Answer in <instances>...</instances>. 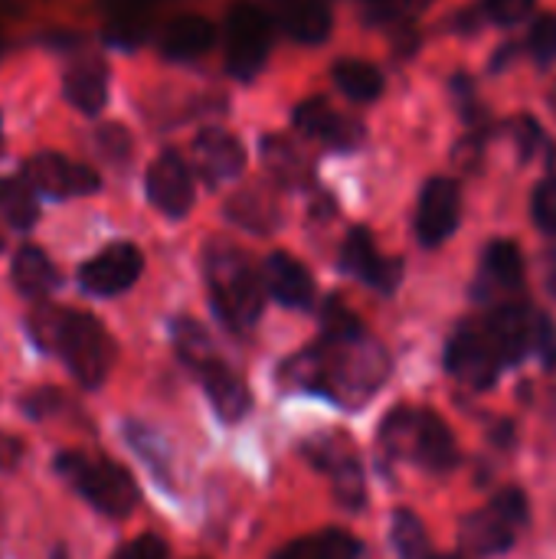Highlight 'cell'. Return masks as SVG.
Segmentation results:
<instances>
[{"instance_id":"obj_17","label":"cell","mask_w":556,"mask_h":559,"mask_svg":"<svg viewBox=\"0 0 556 559\" xmlns=\"http://www.w3.org/2000/svg\"><path fill=\"white\" fill-rule=\"evenodd\" d=\"M262 288L285 308H311L315 305V278L311 272L288 252H272L262 265Z\"/></svg>"},{"instance_id":"obj_44","label":"cell","mask_w":556,"mask_h":559,"mask_svg":"<svg viewBox=\"0 0 556 559\" xmlns=\"http://www.w3.org/2000/svg\"><path fill=\"white\" fill-rule=\"evenodd\" d=\"M0 151H3V131H0Z\"/></svg>"},{"instance_id":"obj_29","label":"cell","mask_w":556,"mask_h":559,"mask_svg":"<svg viewBox=\"0 0 556 559\" xmlns=\"http://www.w3.org/2000/svg\"><path fill=\"white\" fill-rule=\"evenodd\" d=\"M393 547L403 559H429V537L423 521L413 511H397L393 514Z\"/></svg>"},{"instance_id":"obj_19","label":"cell","mask_w":556,"mask_h":559,"mask_svg":"<svg viewBox=\"0 0 556 559\" xmlns=\"http://www.w3.org/2000/svg\"><path fill=\"white\" fill-rule=\"evenodd\" d=\"M62 92L82 115H98L108 102V66L98 56H82L66 69Z\"/></svg>"},{"instance_id":"obj_13","label":"cell","mask_w":556,"mask_h":559,"mask_svg":"<svg viewBox=\"0 0 556 559\" xmlns=\"http://www.w3.org/2000/svg\"><path fill=\"white\" fill-rule=\"evenodd\" d=\"M292 121L295 128L311 138V141H321L328 147H338V151H351L364 141V124L354 121V118H344L338 115L324 98H308L301 102L295 111H292Z\"/></svg>"},{"instance_id":"obj_22","label":"cell","mask_w":556,"mask_h":559,"mask_svg":"<svg viewBox=\"0 0 556 559\" xmlns=\"http://www.w3.org/2000/svg\"><path fill=\"white\" fill-rule=\"evenodd\" d=\"M10 275H13L16 292L23 298H33V301H43L59 285V272H56V265L49 262V255L39 246H23L13 255Z\"/></svg>"},{"instance_id":"obj_5","label":"cell","mask_w":556,"mask_h":559,"mask_svg":"<svg viewBox=\"0 0 556 559\" xmlns=\"http://www.w3.org/2000/svg\"><path fill=\"white\" fill-rule=\"evenodd\" d=\"M56 472L105 518H128L138 504L134 478L108 459H92L82 452H62L56 459Z\"/></svg>"},{"instance_id":"obj_3","label":"cell","mask_w":556,"mask_h":559,"mask_svg":"<svg viewBox=\"0 0 556 559\" xmlns=\"http://www.w3.org/2000/svg\"><path fill=\"white\" fill-rule=\"evenodd\" d=\"M203 272L216 318L233 331H249L265 308L262 275L252 269V262L226 242H210Z\"/></svg>"},{"instance_id":"obj_37","label":"cell","mask_w":556,"mask_h":559,"mask_svg":"<svg viewBox=\"0 0 556 559\" xmlns=\"http://www.w3.org/2000/svg\"><path fill=\"white\" fill-rule=\"evenodd\" d=\"M492 504H495V508H498V511H501V514H505L518 531L528 524V498H524V491H521V488H505Z\"/></svg>"},{"instance_id":"obj_7","label":"cell","mask_w":556,"mask_h":559,"mask_svg":"<svg viewBox=\"0 0 556 559\" xmlns=\"http://www.w3.org/2000/svg\"><path fill=\"white\" fill-rule=\"evenodd\" d=\"M23 180L33 187V193H46V197H56V200L88 197V193H95L102 187V177L92 167L75 164V160H69L66 154H56V151L33 154L23 164Z\"/></svg>"},{"instance_id":"obj_2","label":"cell","mask_w":556,"mask_h":559,"mask_svg":"<svg viewBox=\"0 0 556 559\" xmlns=\"http://www.w3.org/2000/svg\"><path fill=\"white\" fill-rule=\"evenodd\" d=\"M29 334L49 354H56L82 386H102L111 370V337L98 318L72 308L43 305L29 314Z\"/></svg>"},{"instance_id":"obj_23","label":"cell","mask_w":556,"mask_h":559,"mask_svg":"<svg viewBox=\"0 0 556 559\" xmlns=\"http://www.w3.org/2000/svg\"><path fill=\"white\" fill-rule=\"evenodd\" d=\"M216 39V29L206 16H197V13H187V16H177L167 29H164V39H161V49L167 59H200Z\"/></svg>"},{"instance_id":"obj_26","label":"cell","mask_w":556,"mask_h":559,"mask_svg":"<svg viewBox=\"0 0 556 559\" xmlns=\"http://www.w3.org/2000/svg\"><path fill=\"white\" fill-rule=\"evenodd\" d=\"M262 160L272 170V177H279L282 183H288V187H305L308 183V164H305V157L282 134L262 138Z\"/></svg>"},{"instance_id":"obj_11","label":"cell","mask_w":556,"mask_h":559,"mask_svg":"<svg viewBox=\"0 0 556 559\" xmlns=\"http://www.w3.org/2000/svg\"><path fill=\"white\" fill-rule=\"evenodd\" d=\"M311 462L331 478L334 495L344 508L360 511L367 501V485H364V468L357 462V452L347 439L331 436V439H318L311 445Z\"/></svg>"},{"instance_id":"obj_20","label":"cell","mask_w":556,"mask_h":559,"mask_svg":"<svg viewBox=\"0 0 556 559\" xmlns=\"http://www.w3.org/2000/svg\"><path fill=\"white\" fill-rule=\"evenodd\" d=\"M514 537H518V527L495 504H488L462 521V544L475 557H498V554L511 550Z\"/></svg>"},{"instance_id":"obj_4","label":"cell","mask_w":556,"mask_h":559,"mask_svg":"<svg viewBox=\"0 0 556 559\" xmlns=\"http://www.w3.org/2000/svg\"><path fill=\"white\" fill-rule=\"evenodd\" d=\"M380 442L390 455L413 459L426 472H449L459 462L452 429L426 409H397L380 426Z\"/></svg>"},{"instance_id":"obj_43","label":"cell","mask_w":556,"mask_h":559,"mask_svg":"<svg viewBox=\"0 0 556 559\" xmlns=\"http://www.w3.org/2000/svg\"><path fill=\"white\" fill-rule=\"evenodd\" d=\"M0 252H3V233H0Z\"/></svg>"},{"instance_id":"obj_40","label":"cell","mask_w":556,"mask_h":559,"mask_svg":"<svg viewBox=\"0 0 556 559\" xmlns=\"http://www.w3.org/2000/svg\"><path fill=\"white\" fill-rule=\"evenodd\" d=\"M20 455H23V445L16 442V439H10V436H3L0 439V465H16L20 462Z\"/></svg>"},{"instance_id":"obj_32","label":"cell","mask_w":556,"mask_h":559,"mask_svg":"<svg viewBox=\"0 0 556 559\" xmlns=\"http://www.w3.org/2000/svg\"><path fill=\"white\" fill-rule=\"evenodd\" d=\"M321 559H360V540L347 531H324L318 534Z\"/></svg>"},{"instance_id":"obj_18","label":"cell","mask_w":556,"mask_h":559,"mask_svg":"<svg viewBox=\"0 0 556 559\" xmlns=\"http://www.w3.org/2000/svg\"><path fill=\"white\" fill-rule=\"evenodd\" d=\"M531 311H524L521 305H501L488 314V321L482 324L501 367H511L518 360H524V354L531 350Z\"/></svg>"},{"instance_id":"obj_6","label":"cell","mask_w":556,"mask_h":559,"mask_svg":"<svg viewBox=\"0 0 556 559\" xmlns=\"http://www.w3.org/2000/svg\"><path fill=\"white\" fill-rule=\"evenodd\" d=\"M272 23L252 3H236L226 20V69L239 82H252L269 59Z\"/></svg>"},{"instance_id":"obj_16","label":"cell","mask_w":556,"mask_h":559,"mask_svg":"<svg viewBox=\"0 0 556 559\" xmlns=\"http://www.w3.org/2000/svg\"><path fill=\"white\" fill-rule=\"evenodd\" d=\"M193 164L200 170V177L216 187V183H226L233 177L242 174L246 167V151L242 144L223 131V128H203L197 138H193Z\"/></svg>"},{"instance_id":"obj_1","label":"cell","mask_w":556,"mask_h":559,"mask_svg":"<svg viewBox=\"0 0 556 559\" xmlns=\"http://www.w3.org/2000/svg\"><path fill=\"white\" fill-rule=\"evenodd\" d=\"M390 357L364 324L331 298L321 311V341L285 364L282 377L295 390L318 393L338 406L357 409L387 383Z\"/></svg>"},{"instance_id":"obj_9","label":"cell","mask_w":556,"mask_h":559,"mask_svg":"<svg viewBox=\"0 0 556 559\" xmlns=\"http://www.w3.org/2000/svg\"><path fill=\"white\" fill-rule=\"evenodd\" d=\"M144 272V255L134 242H111L79 269V285L88 295L115 298L128 292Z\"/></svg>"},{"instance_id":"obj_27","label":"cell","mask_w":556,"mask_h":559,"mask_svg":"<svg viewBox=\"0 0 556 559\" xmlns=\"http://www.w3.org/2000/svg\"><path fill=\"white\" fill-rule=\"evenodd\" d=\"M485 275L498 288H521L524 285V252L511 239H495L485 249Z\"/></svg>"},{"instance_id":"obj_21","label":"cell","mask_w":556,"mask_h":559,"mask_svg":"<svg viewBox=\"0 0 556 559\" xmlns=\"http://www.w3.org/2000/svg\"><path fill=\"white\" fill-rule=\"evenodd\" d=\"M279 23L298 43H324L331 33V0H279Z\"/></svg>"},{"instance_id":"obj_33","label":"cell","mask_w":556,"mask_h":559,"mask_svg":"<svg viewBox=\"0 0 556 559\" xmlns=\"http://www.w3.org/2000/svg\"><path fill=\"white\" fill-rule=\"evenodd\" d=\"M531 216L537 223L541 233H551L556 236V187L554 183H541L534 190V200H531Z\"/></svg>"},{"instance_id":"obj_8","label":"cell","mask_w":556,"mask_h":559,"mask_svg":"<svg viewBox=\"0 0 556 559\" xmlns=\"http://www.w3.org/2000/svg\"><path fill=\"white\" fill-rule=\"evenodd\" d=\"M446 370L472 390H488L501 370V360L482 324H465L446 347Z\"/></svg>"},{"instance_id":"obj_24","label":"cell","mask_w":556,"mask_h":559,"mask_svg":"<svg viewBox=\"0 0 556 559\" xmlns=\"http://www.w3.org/2000/svg\"><path fill=\"white\" fill-rule=\"evenodd\" d=\"M334 75V85L351 98V102H360V105H370L383 95V72L374 66V62H364V59H341L334 62L331 69Z\"/></svg>"},{"instance_id":"obj_41","label":"cell","mask_w":556,"mask_h":559,"mask_svg":"<svg viewBox=\"0 0 556 559\" xmlns=\"http://www.w3.org/2000/svg\"><path fill=\"white\" fill-rule=\"evenodd\" d=\"M547 288L556 295V249L547 255Z\"/></svg>"},{"instance_id":"obj_25","label":"cell","mask_w":556,"mask_h":559,"mask_svg":"<svg viewBox=\"0 0 556 559\" xmlns=\"http://www.w3.org/2000/svg\"><path fill=\"white\" fill-rule=\"evenodd\" d=\"M226 213H229V219L233 223H239V226H246V229H252V233H272L275 226H279V206L269 200V197H262L259 190H242V193H236L229 203H226Z\"/></svg>"},{"instance_id":"obj_12","label":"cell","mask_w":556,"mask_h":559,"mask_svg":"<svg viewBox=\"0 0 556 559\" xmlns=\"http://www.w3.org/2000/svg\"><path fill=\"white\" fill-rule=\"evenodd\" d=\"M144 190L154 210H161L170 219H184L193 210V174L184 164L180 154L164 151L144 177Z\"/></svg>"},{"instance_id":"obj_10","label":"cell","mask_w":556,"mask_h":559,"mask_svg":"<svg viewBox=\"0 0 556 559\" xmlns=\"http://www.w3.org/2000/svg\"><path fill=\"white\" fill-rule=\"evenodd\" d=\"M462 219V193L459 183L452 177H433L423 193H419V206H416V239L426 249L442 246L446 239L456 236Z\"/></svg>"},{"instance_id":"obj_30","label":"cell","mask_w":556,"mask_h":559,"mask_svg":"<svg viewBox=\"0 0 556 559\" xmlns=\"http://www.w3.org/2000/svg\"><path fill=\"white\" fill-rule=\"evenodd\" d=\"M482 13L488 16V23L495 26H521L537 13V0H485Z\"/></svg>"},{"instance_id":"obj_38","label":"cell","mask_w":556,"mask_h":559,"mask_svg":"<svg viewBox=\"0 0 556 559\" xmlns=\"http://www.w3.org/2000/svg\"><path fill=\"white\" fill-rule=\"evenodd\" d=\"M111 559H167V544L154 534H144L138 540H131L128 547H121Z\"/></svg>"},{"instance_id":"obj_39","label":"cell","mask_w":556,"mask_h":559,"mask_svg":"<svg viewBox=\"0 0 556 559\" xmlns=\"http://www.w3.org/2000/svg\"><path fill=\"white\" fill-rule=\"evenodd\" d=\"M272 559H321L318 550V537H301V540H292L285 544Z\"/></svg>"},{"instance_id":"obj_28","label":"cell","mask_w":556,"mask_h":559,"mask_svg":"<svg viewBox=\"0 0 556 559\" xmlns=\"http://www.w3.org/2000/svg\"><path fill=\"white\" fill-rule=\"evenodd\" d=\"M0 216L13 226V229H29L39 219V206H36V193L26 180L7 177L0 180Z\"/></svg>"},{"instance_id":"obj_15","label":"cell","mask_w":556,"mask_h":559,"mask_svg":"<svg viewBox=\"0 0 556 559\" xmlns=\"http://www.w3.org/2000/svg\"><path fill=\"white\" fill-rule=\"evenodd\" d=\"M193 373L200 377V383H203V390H206V396H210V403H213V409H216V416L223 423L246 419V413L252 406V393H249L246 380L220 354L210 357L206 364H200Z\"/></svg>"},{"instance_id":"obj_42","label":"cell","mask_w":556,"mask_h":559,"mask_svg":"<svg viewBox=\"0 0 556 559\" xmlns=\"http://www.w3.org/2000/svg\"><path fill=\"white\" fill-rule=\"evenodd\" d=\"M429 559H465V557H429Z\"/></svg>"},{"instance_id":"obj_36","label":"cell","mask_w":556,"mask_h":559,"mask_svg":"<svg viewBox=\"0 0 556 559\" xmlns=\"http://www.w3.org/2000/svg\"><path fill=\"white\" fill-rule=\"evenodd\" d=\"M95 138H98V147L105 151V157H111V160H121L131 151V134L121 124H102Z\"/></svg>"},{"instance_id":"obj_35","label":"cell","mask_w":556,"mask_h":559,"mask_svg":"<svg viewBox=\"0 0 556 559\" xmlns=\"http://www.w3.org/2000/svg\"><path fill=\"white\" fill-rule=\"evenodd\" d=\"M423 7H429V0H367V16L374 23H390L406 13H416Z\"/></svg>"},{"instance_id":"obj_34","label":"cell","mask_w":556,"mask_h":559,"mask_svg":"<svg viewBox=\"0 0 556 559\" xmlns=\"http://www.w3.org/2000/svg\"><path fill=\"white\" fill-rule=\"evenodd\" d=\"M531 350H537L551 367H556V328L547 314L531 318Z\"/></svg>"},{"instance_id":"obj_14","label":"cell","mask_w":556,"mask_h":559,"mask_svg":"<svg viewBox=\"0 0 556 559\" xmlns=\"http://www.w3.org/2000/svg\"><path fill=\"white\" fill-rule=\"evenodd\" d=\"M341 265L354 278L367 282L377 292H393L400 285V262L380 255L374 236L364 226L351 229V236L344 239V246H341Z\"/></svg>"},{"instance_id":"obj_31","label":"cell","mask_w":556,"mask_h":559,"mask_svg":"<svg viewBox=\"0 0 556 559\" xmlns=\"http://www.w3.org/2000/svg\"><path fill=\"white\" fill-rule=\"evenodd\" d=\"M528 46H531L534 59H541V62H554L556 59V13H541V16L531 23Z\"/></svg>"}]
</instances>
